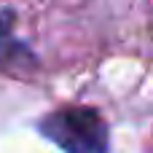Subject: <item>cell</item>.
<instances>
[{
    "label": "cell",
    "instance_id": "6da1fadb",
    "mask_svg": "<svg viewBox=\"0 0 153 153\" xmlns=\"http://www.w3.org/2000/svg\"><path fill=\"white\" fill-rule=\"evenodd\" d=\"M40 132L65 153L108 151V124L91 108H62L40 121Z\"/></svg>",
    "mask_w": 153,
    "mask_h": 153
}]
</instances>
